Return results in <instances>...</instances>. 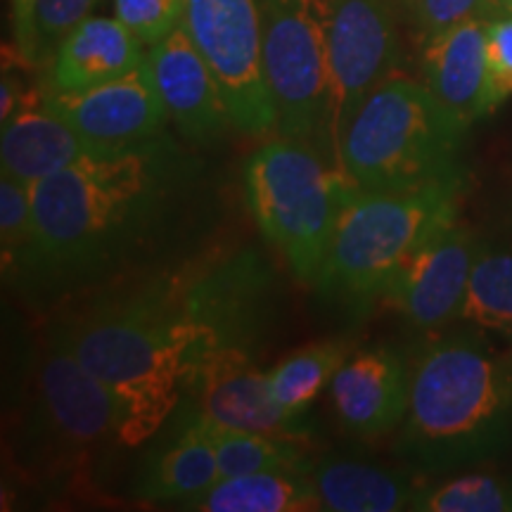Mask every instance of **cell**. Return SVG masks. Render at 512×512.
<instances>
[{
	"mask_svg": "<svg viewBox=\"0 0 512 512\" xmlns=\"http://www.w3.org/2000/svg\"><path fill=\"white\" fill-rule=\"evenodd\" d=\"M181 24L219 83L235 131L252 138L275 133L261 0H185Z\"/></svg>",
	"mask_w": 512,
	"mask_h": 512,
	"instance_id": "9c48e42d",
	"label": "cell"
},
{
	"mask_svg": "<svg viewBox=\"0 0 512 512\" xmlns=\"http://www.w3.org/2000/svg\"><path fill=\"white\" fill-rule=\"evenodd\" d=\"M98 0H36L27 48L22 50V62L27 67L46 69L64 38L91 17Z\"/></svg>",
	"mask_w": 512,
	"mask_h": 512,
	"instance_id": "83f0119b",
	"label": "cell"
},
{
	"mask_svg": "<svg viewBox=\"0 0 512 512\" xmlns=\"http://www.w3.org/2000/svg\"><path fill=\"white\" fill-rule=\"evenodd\" d=\"M482 242L484 238L458 219L439 228L401 266L384 299L411 328L439 330L458 318Z\"/></svg>",
	"mask_w": 512,
	"mask_h": 512,
	"instance_id": "7c38bea8",
	"label": "cell"
},
{
	"mask_svg": "<svg viewBox=\"0 0 512 512\" xmlns=\"http://www.w3.org/2000/svg\"><path fill=\"white\" fill-rule=\"evenodd\" d=\"M157 91L185 143L214 145L233 126L223 93L183 24L147 48Z\"/></svg>",
	"mask_w": 512,
	"mask_h": 512,
	"instance_id": "9a60e30c",
	"label": "cell"
},
{
	"mask_svg": "<svg viewBox=\"0 0 512 512\" xmlns=\"http://www.w3.org/2000/svg\"><path fill=\"white\" fill-rule=\"evenodd\" d=\"M0 252L3 275L12 283H34L38 273V233L29 185L0 178Z\"/></svg>",
	"mask_w": 512,
	"mask_h": 512,
	"instance_id": "484cf974",
	"label": "cell"
},
{
	"mask_svg": "<svg viewBox=\"0 0 512 512\" xmlns=\"http://www.w3.org/2000/svg\"><path fill=\"white\" fill-rule=\"evenodd\" d=\"M463 183L406 192L356 190L339 211L316 290L351 316H366L439 228L456 221Z\"/></svg>",
	"mask_w": 512,
	"mask_h": 512,
	"instance_id": "5b68a950",
	"label": "cell"
},
{
	"mask_svg": "<svg viewBox=\"0 0 512 512\" xmlns=\"http://www.w3.org/2000/svg\"><path fill=\"white\" fill-rule=\"evenodd\" d=\"M486 22L489 15L465 19L425 38L420 48L422 83L467 126L501 105L486 60Z\"/></svg>",
	"mask_w": 512,
	"mask_h": 512,
	"instance_id": "e0dca14e",
	"label": "cell"
},
{
	"mask_svg": "<svg viewBox=\"0 0 512 512\" xmlns=\"http://www.w3.org/2000/svg\"><path fill=\"white\" fill-rule=\"evenodd\" d=\"M91 152L86 140L43 102V93L24 95L19 110L3 124L0 166L3 176L36 185Z\"/></svg>",
	"mask_w": 512,
	"mask_h": 512,
	"instance_id": "d6986e66",
	"label": "cell"
},
{
	"mask_svg": "<svg viewBox=\"0 0 512 512\" xmlns=\"http://www.w3.org/2000/svg\"><path fill=\"white\" fill-rule=\"evenodd\" d=\"M486 60L498 102L512 95V15L494 12L486 22Z\"/></svg>",
	"mask_w": 512,
	"mask_h": 512,
	"instance_id": "4dcf8cb0",
	"label": "cell"
},
{
	"mask_svg": "<svg viewBox=\"0 0 512 512\" xmlns=\"http://www.w3.org/2000/svg\"><path fill=\"white\" fill-rule=\"evenodd\" d=\"M169 437L140 465L136 496L145 503H188L221 479L219 463L195 415L178 406Z\"/></svg>",
	"mask_w": 512,
	"mask_h": 512,
	"instance_id": "ffe728a7",
	"label": "cell"
},
{
	"mask_svg": "<svg viewBox=\"0 0 512 512\" xmlns=\"http://www.w3.org/2000/svg\"><path fill=\"white\" fill-rule=\"evenodd\" d=\"M195 512H311L323 510L306 470H268L223 477L181 505Z\"/></svg>",
	"mask_w": 512,
	"mask_h": 512,
	"instance_id": "7402d4cb",
	"label": "cell"
},
{
	"mask_svg": "<svg viewBox=\"0 0 512 512\" xmlns=\"http://www.w3.org/2000/svg\"><path fill=\"white\" fill-rule=\"evenodd\" d=\"M494 12H510L512 15V0H494Z\"/></svg>",
	"mask_w": 512,
	"mask_h": 512,
	"instance_id": "836d02e7",
	"label": "cell"
},
{
	"mask_svg": "<svg viewBox=\"0 0 512 512\" xmlns=\"http://www.w3.org/2000/svg\"><path fill=\"white\" fill-rule=\"evenodd\" d=\"M505 358H508V366H510V373H512V344H510V349L505 351Z\"/></svg>",
	"mask_w": 512,
	"mask_h": 512,
	"instance_id": "e575fe53",
	"label": "cell"
},
{
	"mask_svg": "<svg viewBox=\"0 0 512 512\" xmlns=\"http://www.w3.org/2000/svg\"><path fill=\"white\" fill-rule=\"evenodd\" d=\"M185 0H114V15L147 48L169 36L183 22Z\"/></svg>",
	"mask_w": 512,
	"mask_h": 512,
	"instance_id": "f546056e",
	"label": "cell"
},
{
	"mask_svg": "<svg viewBox=\"0 0 512 512\" xmlns=\"http://www.w3.org/2000/svg\"><path fill=\"white\" fill-rule=\"evenodd\" d=\"M24 95L27 93H22V88H19V81L15 76L5 72L3 83H0V121H3V124L19 110Z\"/></svg>",
	"mask_w": 512,
	"mask_h": 512,
	"instance_id": "d6a6232c",
	"label": "cell"
},
{
	"mask_svg": "<svg viewBox=\"0 0 512 512\" xmlns=\"http://www.w3.org/2000/svg\"><path fill=\"white\" fill-rule=\"evenodd\" d=\"M335 0H261L264 72L275 136L306 143L332 162L328 145V38Z\"/></svg>",
	"mask_w": 512,
	"mask_h": 512,
	"instance_id": "ba28073f",
	"label": "cell"
},
{
	"mask_svg": "<svg viewBox=\"0 0 512 512\" xmlns=\"http://www.w3.org/2000/svg\"><path fill=\"white\" fill-rule=\"evenodd\" d=\"M50 325L112 394L119 444L128 448L150 441L171 420L192 363L207 351L176 278L100 294Z\"/></svg>",
	"mask_w": 512,
	"mask_h": 512,
	"instance_id": "7a4b0ae2",
	"label": "cell"
},
{
	"mask_svg": "<svg viewBox=\"0 0 512 512\" xmlns=\"http://www.w3.org/2000/svg\"><path fill=\"white\" fill-rule=\"evenodd\" d=\"M467 124L425 83L392 76L356 112L339 145V169L358 190L406 192L463 183Z\"/></svg>",
	"mask_w": 512,
	"mask_h": 512,
	"instance_id": "277c9868",
	"label": "cell"
},
{
	"mask_svg": "<svg viewBox=\"0 0 512 512\" xmlns=\"http://www.w3.org/2000/svg\"><path fill=\"white\" fill-rule=\"evenodd\" d=\"M399 15L396 0H335L328 38V145L335 166L356 112L399 69Z\"/></svg>",
	"mask_w": 512,
	"mask_h": 512,
	"instance_id": "30bf717a",
	"label": "cell"
},
{
	"mask_svg": "<svg viewBox=\"0 0 512 512\" xmlns=\"http://www.w3.org/2000/svg\"><path fill=\"white\" fill-rule=\"evenodd\" d=\"M110 444H119L112 394L48 325L24 375L12 432L15 460L31 477L55 479L88 465Z\"/></svg>",
	"mask_w": 512,
	"mask_h": 512,
	"instance_id": "8992f818",
	"label": "cell"
},
{
	"mask_svg": "<svg viewBox=\"0 0 512 512\" xmlns=\"http://www.w3.org/2000/svg\"><path fill=\"white\" fill-rule=\"evenodd\" d=\"M273 273L256 252L235 254L183 283V306L204 335L207 351L252 347L271 304Z\"/></svg>",
	"mask_w": 512,
	"mask_h": 512,
	"instance_id": "5bb4252c",
	"label": "cell"
},
{
	"mask_svg": "<svg viewBox=\"0 0 512 512\" xmlns=\"http://www.w3.org/2000/svg\"><path fill=\"white\" fill-rule=\"evenodd\" d=\"M420 41L456 27L465 19L494 15V0H396Z\"/></svg>",
	"mask_w": 512,
	"mask_h": 512,
	"instance_id": "f1b7e54d",
	"label": "cell"
},
{
	"mask_svg": "<svg viewBox=\"0 0 512 512\" xmlns=\"http://www.w3.org/2000/svg\"><path fill=\"white\" fill-rule=\"evenodd\" d=\"M309 475L323 510L332 512L411 510L425 486L413 472L337 456L316 460Z\"/></svg>",
	"mask_w": 512,
	"mask_h": 512,
	"instance_id": "44dd1931",
	"label": "cell"
},
{
	"mask_svg": "<svg viewBox=\"0 0 512 512\" xmlns=\"http://www.w3.org/2000/svg\"><path fill=\"white\" fill-rule=\"evenodd\" d=\"M330 399L351 437H384L406 418L408 358L387 344L354 351L332 377Z\"/></svg>",
	"mask_w": 512,
	"mask_h": 512,
	"instance_id": "2e32d148",
	"label": "cell"
},
{
	"mask_svg": "<svg viewBox=\"0 0 512 512\" xmlns=\"http://www.w3.org/2000/svg\"><path fill=\"white\" fill-rule=\"evenodd\" d=\"M183 408V406H181ZM192 413V411H190ZM207 434L211 448H214L216 463H219L221 479L252 475V472L268 470H306L311 472L313 463L304 456L297 441L273 439L264 434H254L235 427H223L202 415L192 413Z\"/></svg>",
	"mask_w": 512,
	"mask_h": 512,
	"instance_id": "d4e9b609",
	"label": "cell"
},
{
	"mask_svg": "<svg viewBox=\"0 0 512 512\" xmlns=\"http://www.w3.org/2000/svg\"><path fill=\"white\" fill-rule=\"evenodd\" d=\"M145 60V43L124 22L117 17H88L57 48L41 91H86L133 72Z\"/></svg>",
	"mask_w": 512,
	"mask_h": 512,
	"instance_id": "ac0fdd59",
	"label": "cell"
},
{
	"mask_svg": "<svg viewBox=\"0 0 512 512\" xmlns=\"http://www.w3.org/2000/svg\"><path fill=\"white\" fill-rule=\"evenodd\" d=\"M190 159L164 133L91 150L31 185L38 283H86L124 264L174 214Z\"/></svg>",
	"mask_w": 512,
	"mask_h": 512,
	"instance_id": "6da1fadb",
	"label": "cell"
},
{
	"mask_svg": "<svg viewBox=\"0 0 512 512\" xmlns=\"http://www.w3.org/2000/svg\"><path fill=\"white\" fill-rule=\"evenodd\" d=\"M247 207L290 271L316 285L344 202L358 190L316 147L275 138L242 169Z\"/></svg>",
	"mask_w": 512,
	"mask_h": 512,
	"instance_id": "52a82bcc",
	"label": "cell"
},
{
	"mask_svg": "<svg viewBox=\"0 0 512 512\" xmlns=\"http://www.w3.org/2000/svg\"><path fill=\"white\" fill-rule=\"evenodd\" d=\"M41 93L50 110L67 121L91 150L143 143L164 133L169 124V112L147 60L133 72L86 91Z\"/></svg>",
	"mask_w": 512,
	"mask_h": 512,
	"instance_id": "4fadbf2b",
	"label": "cell"
},
{
	"mask_svg": "<svg viewBox=\"0 0 512 512\" xmlns=\"http://www.w3.org/2000/svg\"><path fill=\"white\" fill-rule=\"evenodd\" d=\"M356 344L349 337H330L294 349L268 370L273 399L292 413H309L320 389L330 387L342 363L354 354Z\"/></svg>",
	"mask_w": 512,
	"mask_h": 512,
	"instance_id": "603a6c76",
	"label": "cell"
},
{
	"mask_svg": "<svg viewBox=\"0 0 512 512\" xmlns=\"http://www.w3.org/2000/svg\"><path fill=\"white\" fill-rule=\"evenodd\" d=\"M411 510L420 512H512V479L470 472L422 486Z\"/></svg>",
	"mask_w": 512,
	"mask_h": 512,
	"instance_id": "4316f807",
	"label": "cell"
},
{
	"mask_svg": "<svg viewBox=\"0 0 512 512\" xmlns=\"http://www.w3.org/2000/svg\"><path fill=\"white\" fill-rule=\"evenodd\" d=\"M408 358V408L396 451L425 472L456 470L512 441L508 358L477 332L425 339Z\"/></svg>",
	"mask_w": 512,
	"mask_h": 512,
	"instance_id": "3957f363",
	"label": "cell"
},
{
	"mask_svg": "<svg viewBox=\"0 0 512 512\" xmlns=\"http://www.w3.org/2000/svg\"><path fill=\"white\" fill-rule=\"evenodd\" d=\"M181 406L223 427L264 437L297 441L311 437V413L285 411L273 399L268 373L252 361V351L216 347L192 363Z\"/></svg>",
	"mask_w": 512,
	"mask_h": 512,
	"instance_id": "8fae6325",
	"label": "cell"
},
{
	"mask_svg": "<svg viewBox=\"0 0 512 512\" xmlns=\"http://www.w3.org/2000/svg\"><path fill=\"white\" fill-rule=\"evenodd\" d=\"M458 320L512 339V242H482Z\"/></svg>",
	"mask_w": 512,
	"mask_h": 512,
	"instance_id": "cb8c5ba5",
	"label": "cell"
},
{
	"mask_svg": "<svg viewBox=\"0 0 512 512\" xmlns=\"http://www.w3.org/2000/svg\"><path fill=\"white\" fill-rule=\"evenodd\" d=\"M12 5V34H15V48L22 55L27 48L29 31H31V17H34L36 0H10Z\"/></svg>",
	"mask_w": 512,
	"mask_h": 512,
	"instance_id": "1f68e13d",
	"label": "cell"
}]
</instances>
